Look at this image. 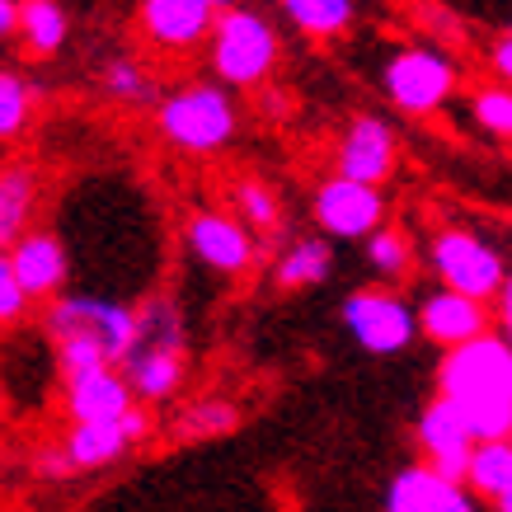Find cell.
I'll return each instance as SVG.
<instances>
[{
    "mask_svg": "<svg viewBox=\"0 0 512 512\" xmlns=\"http://www.w3.org/2000/svg\"><path fill=\"white\" fill-rule=\"evenodd\" d=\"M29 306H33V296L24 292L15 264H10V259H0V325H24Z\"/></svg>",
    "mask_w": 512,
    "mask_h": 512,
    "instance_id": "30",
    "label": "cell"
},
{
    "mask_svg": "<svg viewBox=\"0 0 512 512\" xmlns=\"http://www.w3.org/2000/svg\"><path fill=\"white\" fill-rule=\"evenodd\" d=\"M127 376V386L141 404L170 400L174 390L184 386L188 372V334H184V315L170 296H146L137 306V343L127 362L118 367Z\"/></svg>",
    "mask_w": 512,
    "mask_h": 512,
    "instance_id": "2",
    "label": "cell"
},
{
    "mask_svg": "<svg viewBox=\"0 0 512 512\" xmlns=\"http://www.w3.org/2000/svg\"><path fill=\"white\" fill-rule=\"evenodd\" d=\"M179 437L184 442H202V437H226L240 428V409L231 400H221V395H207V400H193L179 414Z\"/></svg>",
    "mask_w": 512,
    "mask_h": 512,
    "instance_id": "25",
    "label": "cell"
},
{
    "mask_svg": "<svg viewBox=\"0 0 512 512\" xmlns=\"http://www.w3.org/2000/svg\"><path fill=\"white\" fill-rule=\"evenodd\" d=\"M184 245L202 268H212L221 278H240L259 259L254 231L231 212H217V207H202V212H193L184 221Z\"/></svg>",
    "mask_w": 512,
    "mask_h": 512,
    "instance_id": "9",
    "label": "cell"
},
{
    "mask_svg": "<svg viewBox=\"0 0 512 512\" xmlns=\"http://www.w3.org/2000/svg\"><path fill=\"white\" fill-rule=\"evenodd\" d=\"M489 71L498 76V85L512 90V33H503V38L489 47Z\"/></svg>",
    "mask_w": 512,
    "mask_h": 512,
    "instance_id": "32",
    "label": "cell"
},
{
    "mask_svg": "<svg viewBox=\"0 0 512 512\" xmlns=\"http://www.w3.org/2000/svg\"><path fill=\"white\" fill-rule=\"evenodd\" d=\"M334 268V245L320 240V235H301V240H287V249L273 264V282L282 292H306V287H320Z\"/></svg>",
    "mask_w": 512,
    "mask_h": 512,
    "instance_id": "19",
    "label": "cell"
},
{
    "mask_svg": "<svg viewBox=\"0 0 512 512\" xmlns=\"http://www.w3.org/2000/svg\"><path fill=\"white\" fill-rule=\"evenodd\" d=\"M71 33L62 0H19V43L29 57H57Z\"/></svg>",
    "mask_w": 512,
    "mask_h": 512,
    "instance_id": "20",
    "label": "cell"
},
{
    "mask_svg": "<svg viewBox=\"0 0 512 512\" xmlns=\"http://www.w3.org/2000/svg\"><path fill=\"white\" fill-rule=\"evenodd\" d=\"M217 10L207 0H141L137 24L146 33V43L160 52H193L212 38L217 29Z\"/></svg>",
    "mask_w": 512,
    "mask_h": 512,
    "instance_id": "13",
    "label": "cell"
},
{
    "mask_svg": "<svg viewBox=\"0 0 512 512\" xmlns=\"http://www.w3.org/2000/svg\"><path fill=\"white\" fill-rule=\"evenodd\" d=\"M0 33H5V38L19 33V0H0Z\"/></svg>",
    "mask_w": 512,
    "mask_h": 512,
    "instance_id": "34",
    "label": "cell"
},
{
    "mask_svg": "<svg viewBox=\"0 0 512 512\" xmlns=\"http://www.w3.org/2000/svg\"><path fill=\"white\" fill-rule=\"evenodd\" d=\"M311 217L329 240H367L386 226V198L372 184H353V179H325L311 193Z\"/></svg>",
    "mask_w": 512,
    "mask_h": 512,
    "instance_id": "10",
    "label": "cell"
},
{
    "mask_svg": "<svg viewBox=\"0 0 512 512\" xmlns=\"http://www.w3.org/2000/svg\"><path fill=\"white\" fill-rule=\"evenodd\" d=\"M362 259H367V268H372L376 278L395 287V282H404L414 273V240L400 226H381L376 235L362 240Z\"/></svg>",
    "mask_w": 512,
    "mask_h": 512,
    "instance_id": "23",
    "label": "cell"
},
{
    "mask_svg": "<svg viewBox=\"0 0 512 512\" xmlns=\"http://www.w3.org/2000/svg\"><path fill=\"white\" fill-rule=\"evenodd\" d=\"M99 85H104V94H109V99H118V104H151V99H160L156 80L146 76V66L132 62V57H118V62L104 66Z\"/></svg>",
    "mask_w": 512,
    "mask_h": 512,
    "instance_id": "27",
    "label": "cell"
},
{
    "mask_svg": "<svg viewBox=\"0 0 512 512\" xmlns=\"http://www.w3.org/2000/svg\"><path fill=\"white\" fill-rule=\"evenodd\" d=\"M466 484L480 498H489V503L512 494V437H498V442H480V447H475Z\"/></svg>",
    "mask_w": 512,
    "mask_h": 512,
    "instance_id": "24",
    "label": "cell"
},
{
    "mask_svg": "<svg viewBox=\"0 0 512 512\" xmlns=\"http://www.w3.org/2000/svg\"><path fill=\"white\" fill-rule=\"evenodd\" d=\"M494 512H512V494H503V498H494Z\"/></svg>",
    "mask_w": 512,
    "mask_h": 512,
    "instance_id": "37",
    "label": "cell"
},
{
    "mask_svg": "<svg viewBox=\"0 0 512 512\" xmlns=\"http://www.w3.org/2000/svg\"><path fill=\"white\" fill-rule=\"evenodd\" d=\"M259 99H264L259 109H264L268 118H282V113H287V94H278V90H264V94H259Z\"/></svg>",
    "mask_w": 512,
    "mask_h": 512,
    "instance_id": "35",
    "label": "cell"
},
{
    "mask_svg": "<svg viewBox=\"0 0 512 512\" xmlns=\"http://www.w3.org/2000/svg\"><path fill=\"white\" fill-rule=\"evenodd\" d=\"M5 259L15 264L19 282H24V292L33 296V301H57V296L66 292V278H71V254H66L62 235L52 231H29L19 235L15 245L5 249Z\"/></svg>",
    "mask_w": 512,
    "mask_h": 512,
    "instance_id": "15",
    "label": "cell"
},
{
    "mask_svg": "<svg viewBox=\"0 0 512 512\" xmlns=\"http://www.w3.org/2000/svg\"><path fill=\"white\" fill-rule=\"evenodd\" d=\"M137 395L127 386L118 367H99V372L71 376L66 381V414L71 423H123L137 409Z\"/></svg>",
    "mask_w": 512,
    "mask_h": 512,
    "instance_id": "17",
    "label": "cell"
},
{
    "mask_svg": "<svg viewBox=\"0 0 512 512\" xmlns=\"http://www.w3.org/2000/svg\"><path fill=\"white\" fill-rule=\"evenodd\" d=\"M62 447L76 470H104V466H113V461H123L137 442L127 437L123 423H71V433L62 437Z\"/></svg>",
    "mask_w": 512,
    "mask_h": 512,
    "instance_id": "18",
    "label": "cell"
},
{
    "mask_svg": "<svg viewBox=\"0 0 512 512\" xmlns=\"http://www.w3.org/2000/svg\"><path fill=\"white\" fill-rule=\"evenodd\" d=\"M207 5H212V10H217V15H226V10H235V5H240V0H207Z\"/></svg>",
    "mask_w": 512,
    "mask_h": 512,
    "instance_id": "36",
    "label": "cell"
},
{
    "mask_svg": "<svg viewBox=\"0 0 512 512\" xmlns=\"http://www.w3.org/2000/svg\"><path fill=\"white\" fill-rule=\"evenodd\" d=\"M428 268L437 273V282L447 287V292H461V296H475V301H498L503 296V282H508L512 268L503 264V254H498L484 235L466 231V226H442L433 231L428 240Z\"/></svg>",
    "mask_w": 512,
    "mask_h": 512,
    "instance_id": "5",
    "label": "cell"
},
{
    "mask_svg": "<svg viewBox=\"0 0 512 512\" xmlns=\"http://www.w3.org/2000/svg\"><path fill=\"white\" fill-rule=\"evenodd\" d=\"M494 329V315L484 301L475 296H461V292H447V287H437L419 301V334H428L433 343L442 348H461V343L480 339Z\"/></svg>",
    "mask_w": 512,
    "mask_h": 512,
    "instance_id": "16",
    "label": "cell"
},
{
    "mask_svg": "<svg viewBox=\"0 0 512 512\" xmlns=\"http://www.w3.org/2000/svg\"><path fill=\"white\" fill-rule=\"evenodd\" d=\"M437 395L466 414L475 442L512 437V343L489 329L461 348H447L437 362Z\"/></svg>",
    "mask_w": 512,
    "mask_h": 512,
    "instance_id": "1",
    "label": "cell"
},
{
    "mask_svg": "<svg viewBox=\"0 0 512 512\" xmlns=\"http://www.w3.org/2000/svg\"><path fill=\"white\" fill-rule=\"evenodd\" d=\"M278 5L282 19L296 33H306V38H339V33L353 29L357 19L353 0H278Z\"/></svg>",
    "mask_w": 512,
    "mask_h": 512,
    "instance_id": "22",
    "label": "cell"
},
{
    "mask_svg": "<svg viewBox=\"0 0 512 512\" xmlns=\"http://www.w3.org/2000/svg\"><path fill=\"white\" fill-rule=\"evenodd\" d=\"M381 85H386V99L400 113L428 118V113L442 109L451 99V90H456V62L433 43L400 47V52H390L386 71H381Z\"/></svg>",
    "mask_w": 512,
    "mask_h": 512,
    "instance_id": "7",
    "label": "cell"
},
{
    "mask_svg": "<svg viewBox=\"0 0 512 512\" xmlns=\"http://www.w3.org/2000/svg\"><path fill=\"white\" fill-rule=\"evenodd\" d=\"M414 442H419L423 461H428L442 480H451V484L470 480V456H475L480 442H475V433H470L466 414H461L451 400L437 395V400L423 409L419 423H414Z\"/></svg>",
    "mask_w": 512,
    "mask_h": 512,
    "instance_id": "11",
    "label": "cell"
},
{
    "mask_svg": "<svg viewBox=\"0 0 512 512\" xmlns=\"http://www.w3.org/2000/svg\"><path fill=\"white\" fill-rule=\"evenodd\" d=\"M38 207V174L29 165L0 170V245L10 249L19 235H29V217Z\"/></svg>",
    "mask_w": 512,
    "mask_h": 512,
    "instance_id": "21",
    "label": "cell"
},
{
    "mask_svg": "<svg viewBox=\"0 0 512 512\" xmlns=\"http://www.w3.org/2000/svg\"><path fill=\"white\" fill-rule=\"evenodd\" d=\"M33 118V85L19 71H0V141H15Z\"/></svg>",
    "mask_w": 512,
    "mask_h": 512,
    "instance_id": "29",
    "label": "cell"
},
{
    "mask_svg": "<svg viewBox=\"0 0 512 512\" xmlns=\"http://www.w3.org/2000/svg\"><path fill=\"white\" fill-rule=\"evenodd\" d=\"M94 334L104 343L113 367H123L132 343H137V306H127L118 296H94V292H62L57 301L43 306V334L47 343L62 334Z\"/></svg>",
    "mask_w": 512,
    "mask_h": 512,
    "instance_id": "6",
    "label": "cell"
},
{
    "mask_svg": "<svg viewBox=\"0 0 512 512\" xmlns=\"http://www.w3.org/2000/svg\"><path fill=\"white\" fill-rule=\"evenodd\" d=\"M395 160H400V141L390 132L386 118L376 113H357L353 123L343 127L339 151H334V174L339 179H353V184H372L381 188L395 174Z\"/></svg>",
    "mask_w": 512,
    "mask_h": 512,
    "instance_id": "12",
    "label": "cell"
},
{
    "mask_svg": "<svg viewBox=\"0 0 512 512\" xmlns=\"http://www.w3.org/2000/svg\"><path fill=\"white\" fill-rule=\"evenodd\" d=\"M282 62V38L259 10L235 5L207 38V66L226 90H259Z\"/></svg>",
    "mask_w": 512,
    "mask_h": 512,
    "instance_id": "4",
    "label": "cell"
},
{
    "mask_svg": "<svg viewBox=\"0 0 512 512\" xmlns=\"http://www.w3.org/2000/svg\"><path fill=\"white\" fill-rule=\"evenodd\" d=\"M339 315L362 353L390 357L419 339V306H409L400 292H386V287H362V292L343 296Z\"/></svg>",
    "mask_w": 512,
    "mask_h": 512,
    "instance_id": "8",
    "label": "cell"
},
{
    "mask_svg": "<svg viewBox=\"0 0 512 512\" xmlns=\"http://www.w3.org/2000/svg\"><path fill=\"white\" fill-rule=\"evenodd\" d=\"M156 132L165 137V146L184 151V156H212L235 141L240 109H235L231 90L217 80L179 85L156 104Z\"/></svg>",
    "mask_w": 512,
    "mask_h": 512,
    "instance_id": "3",
    "label": "cell"
},
{
    "mask_svg": "<svg viewBox=\"0 0 512 512\" xmlns=\"http://www.w3.org/2000/svg\"><path fill=\"white\" fill-rule=\"evenodd\" d=\"M470 118L498 141H512V90L508 85H475L470 90Z\"/></svg>",
    "mask_w": 512,
    "mask_h": 512,
    "instance_id": "28",
    "label": "cell"
},
{
    "mask_svg": "<svg viewBox=\"0 0 512 512\" xmlns=\"http://www.w3.org/2000/svg\"><path fill=\"white\" fill-rule=\"evenodd\" d=\"M386 512H484L470 484L442 480L428 461L404 466L386 489Z\"/></svg>",
    "mask_w": 512,
    "mask_h": 512,
    "instance_id": "14",
    "label": "cell"
},
{
    "mask_svg": "<svg viewBox=\"0 0 512 512\" xmlns=\"http://www.w3.org/2000/svg\"><path fill=\"white\" fill-rule=\"evenodd\" d=\"M33 475H38V480H71V475H80V470L71 466L66 447H52V451H38V461H33Z\"/></svg>",
    "mask_w": 512,
    "mask_h": 512,
    "instance_id": "31",
    "label": "cell"
},
{
    "mask_svg": "<svg viewBox=\"0 0 512 512\" xmlns=\"http://www.w3.org/2000/svg\"><path fill=\"white\" fill-rule=\"evenodd\" d=\"M498 334L512 343V273L503 282V296H498Z\"/></svg>",
    "mask_w": 512,
    "mask_h": 512,
    "instance_id": "33",
    "label": "cell"
},
{
    "mask_svg": "<svg viewBox=\"0 0 512 512\" xmlns=\"http://www.w3.org/2000/svg\"><path fill=\"white\" fill-rule=\"evenodd\" d=\"M231 207L240 212L249 231H278L282 226V198L278 188L264 184V179H240L231 188Z\"/></svg>",
    "mask_w": 512,
    "mask_h": 512,
    "instance_id": "26",
    "label": "cell"
}]
</instances>
